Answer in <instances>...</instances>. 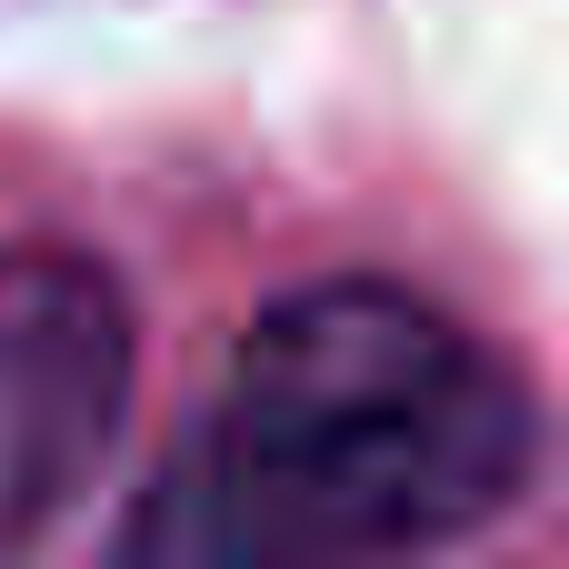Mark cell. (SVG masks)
<instances>
[{"mask_svg": "<svg viewBox=\"0 0 569 569\" xmlns=\"http://www.w3.org/2000/svg\"><path fill=\"white\" fill-rule=\"evenodd\" d=\"M140 330L90 250H0V560L40 550L120 450Z\"/></svg>", "mask_w": 569, "mask_h": 569, "instance_id": "7a4b0ae2", "label": "cell"}, {"mask_svg": "<svg viewBox=\"0 0 569 569\" xmlns=\"http://www.w3.org/2000/svg\"><path fill=\"white\" fill-rule=\"evenodd\" d=\"M540 480L530 380L400 280H310L250 320L120 560H410Z\"/></svg>", "mask_w": 569, "mask_h": 569, "instance_id": "6da1fadb", "label": "cell"}]
</instances>
